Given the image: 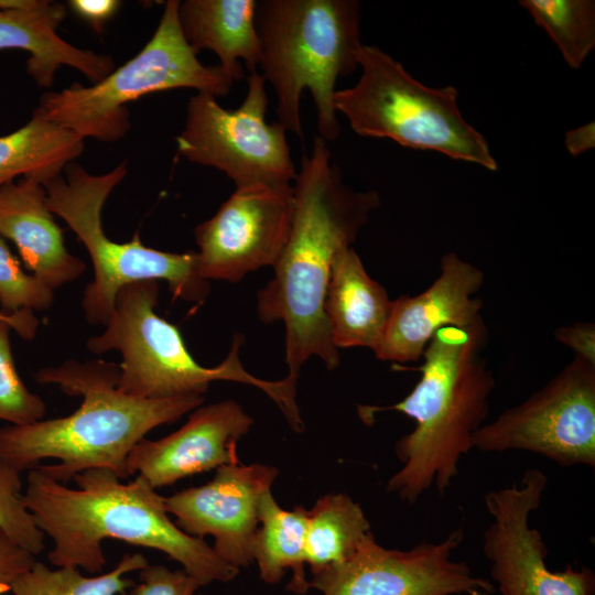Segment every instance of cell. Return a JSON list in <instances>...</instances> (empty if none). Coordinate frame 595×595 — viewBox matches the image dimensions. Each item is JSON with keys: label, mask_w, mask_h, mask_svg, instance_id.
I'll return each instance as SVG.
<instances>
[{"label": "cell", "mask_w": 595, "mask_h": 595, "mask_svg": "<svg viewBox=\"0 0 595 595\" xmlns=\"http://www.w3.org/2000/svg\"><path fill=\"white\" fill-rule=\"evenodd\" d=\"M67 4L97 33L104 31L105 24L113 18L121 7V2L117 0H69Z\"/></svg>", "instance_id": "cell-33"}, {"label": "cell", "mask_w": 595, "mask_h": 595, "mask_svg": "<svg viewBox=\"0 0 595 595\" xmlns=\"http://www.w3.org/2000/svg\"><path fill=\"white\" fill-rule=\"evenodd\" d=\"M53 301V290L23 270L20 260L0 236V310L7 314L22 310L44 311Z\"/></svg>", "instance_id": "cell-29"}, {"label": "cell", "mask_w": 595, "mask_h": 595, "mask_svg": "<svg viewBox=\"0 0 595 595\" xmlns=\"http://www.w3.org/2000/svg\"><path fill=\"white\" fill-rule=\"evenodd\" d=\"M440 270L423 292L392 300L386 329L374 351L377 359L394 366L416 361L441 328L485 322L483 302L475 296L485 281L484 272L455 252L442 256Z\"/></svg>", "instance_id": "cell-16"}, {"label": "cell", "mask_w": 595, "mask_h": 595, "mask_svg": "<svg viewBox=\"0 0 595 595\" xmlns=\"http://www.w3.org/2000/svg\"><path fill=\"white\" fill-rule=\"evenodd\" d=\"M253 419L234 400L199 405L177 431L142 439L129 452L126 475H139L153 488L171 486L198 473L239 464L237 444Z\"/></svg>", "instance_id": "cell-17"}, {"label": "cell", "mask_w": 595, "mask_h": 595, "mask_svg": "<svg viewBox=\"0 0 595 595\" xmlns=\"http://www.w3.org/2000/svg\"><path fill=\"white\" fill-rule=\"evenodd\" d=\"M84 151V139L50 120L37 107L31 119L0 136V187L17 176L44 185L62 175Z\"/></svg>", "instance_id": "cell-22"}, {"label": "cell", "mask_w": 595, "mask_h": 595, "mask_svg": "<svg viewBox=\"0 0 595 595\" xmlns=\"http://www.w3.org/2000/svg\"><path fill=\"white\" fill-rule=\"evenodd\" d=\"M555 339L571 348L575 356L595 364V325L575 322L554 331Z\"/></svg>", "instance_id": "cell-32"}, {"label": "cell", "mask_w": 595, "mask_h": 595, "mask_svg": "<svg viewBox=\"0 0 595 595\" xmlns=\"http://www.w3.org/2000/svg\"><path fill=\"white\" fill-rule=\"evenodd\" d=\"M37 0H0V11L23 10L33 7Z\"/></svg>", "instance_id": "cell-36"}, {"label": "cell", "mask_w": 595, "mask_h": 595, "mask_svg": "<svg viewBox=\"0 0 595 595\" xmlns=\"http://www.w3.org/2000/svg\"><path fill=\"white\" fill-rule=\"evenodd\" d=\"M487 340L485 322L441 328L428 344L422 365L413 368L421 377L407 397L387 407L358 405L367 424L382 411L400 412L415 422L394 444L402 466L387 483V491L402 501L415 504L432 486L444 495L458 475L461 459L474 448L496 387L483 356Z\"/></svg>", "instance_id": "cell-4"}, {"label": "cell", "mask_w": 595, "mask_h": 595, "mask_svg": "<svg viewBox=\"0 0 595 595\" xmlns=\"http://www.w3.org/2000/svg\"><path fill=\"white\" fill-rule=\"evenodd\" d=\"M370 523L347 494H327L307 510L305 559L312 576L342 565L370 533Z\"/></svg>", "instance_id": "cell-24"}, {"label": "cell", "mask_w": 595, "mask_h": 595, "mask_svg": "<svg viewBox=\"0 0 595 595\" xmlns=\"http://www.w3.org/2000/svg\"><path fill=\"white\" fill-rule=\"evenodd\" d=\"M594 122L571 130L566 133L565 144L572 155H578L581 152L594 148Z\"/></svg>", "instance_id": "cell-35"}, {"label": "cell", "mask_w": 595, "mask_h": 595, "mask_svg": "<svg viewBox=\"0 0 595 595\" xmlns=\"http://www.w3.org/2000/svg\"><path fill=\"white\" fill-rule=\"evenodd\" d=\"M178 0L165 2L154 34L130 61L96 84L73 83L44 94L39 108L55 123L83 139L113 142L129 131L127 104L159 91L192 88L215 97L229 94L232 82L219 65L206 66L186 42L178 22Z\"/></svg>", "instance_id": "cell-9"}, {"label": "cell", "mask_w": 595, "mask_h": 595, "mask_svg": "<svg viewBox=\"0 0 595 595\" xmlns=\"http://www.w3.org/2000/svg\"><path fill=\"white\" fill-rule=\"evenodd\" d=\"M21 470L0 458V529L33 555L44 549V533L23 501Z\"/></svg>", "instance_id": "cell-27"}, {"label": "cell", "mask_w": 595, "mask_h": 595, "mask_svg": "<svg viewBox=\"0 0 595 595\" xmlns=\"http://www.w3.org/2000/svg\"><path fill=\"white\" fill-rule=\"evenodd\" d=\"M247 95L237 109L223 108L216 97H190L178 153L192 163L225 173L236 188L282 186L298 174L286 139L277 121L267 123L266 80L258 71L247 77Z\"/></svg>", "instance_id": "cell-10"}, {"label": "cell", "mask_w": 595, "mask_h": 595, "mask_svg": "<svg viewBox=\"0 0 595 595\" xmlns=\"http://www.w3.org/2000/svg\"><path fill=\"white\" fill-rule=\"evenodd\" d=\"M256 26L262 77L277 96V122L303 137L300 113L305 88L312 95L318 137L340 134L334 107L338 77L358 67L360 4L355 0L257 1Z\"/></svg>", "instance_id": "cell-5"}, {"label": "cell", "mask_w": 595, "mask_h": 595, "mask_svg": "<svg viewBox=\"0 0 595 595\" xmlns=\"http://www.w3.org/2000/svg\"><path fill=\"white\" fill-rule=\"evenodd\" d=\"M127 173L126 162L101 175L69 163L65 176L43 185L48 209L75 232L94 266V280L82 299L85 318L93 325H107L117 293L132 282L164 280L174 298L187 302L202 303L209 293V282L198 272L196 251H161L144 246L138 234L127 242L105 234L102 206Z\"/></svg>", "instance_id": "cell-7"}, {"label": "cell", "mask_w": 595, "mask_h": 595, "mask_svg": "<svg viewBox=\"0 0 595 595\" xmlns=\"http://www.w3.org/2000/svg\"><path fill=\"white\" fill-rule=\"evenodd\" d=\"M307 510L301 506L283 509L271 490L260 501L259 524L252 542V559L260 578L267 584L282 581L290 570L292 577L286 588L295 594H306L310 583L305 573V538Z\"/></svg>", "instance_id": "cell-23"}, {"label": "cell", "mask_w": 595, "mask_h": 595, "mask_svg": "<svg viewBox=\"0 0 595 595\" xmlns=\"http://www.w3.org/2000/svg\"><path fill=\"white\" fill-rule=\"evenodd\" d=\"M474 448L524 451L560 466L595 467V364L574 358L520 404L483 424Z\"/></svg>", "instance_id": "cell-11"}, {"label": "cell", "mask_w": 595, "mask_h": 595, "mask_svg": "<svg viewBox=\"0 0 595 595\" xmlns=\"http://www.w3.org/2000/svg\"><path fill=\"white\" fill-rule=\"evenodd\" d=\"M547 486V475L529 468L518 484L485 495L491 520L482 549L495 587L500 595H594L595 574L589 567L567 564L563 571H551L547 565V544L529 523Z\"/></svg>", "instance_id": "cell-12"}, {"label": "cell", "mask_w": 595, "mask_h": 595, "mask_svg": "<svg viewBox=\"0 0 595 595\" xmlns=\"http://www.w3.org/2000/svg\"><path fill=\"white\" fill-rule=\"evenodd\" d=\"M35 555L12 541L0 529V595L10 592V585L35 563Z\"/></svg>", "instance_id": "cell-31"}, {"label": "cell", "mask_w": 595, "mask_h": 595, "mask_svg": "<svg viewBox=\"0 0 595 595\" xmlns=\"http://www.w3.org/2000/svg\"><path fill=\"white\" fill-rule=\"evenodd\" d=\"M107 468L77 474V488L37 467L29 470L23 501L53 541L51 564L98 574L106 565L102 542L117 539L158 550L182 564L203 586L234 580L239 569L223 561L204 539L183 532L170 518L164 497L137 475L129 483Z\"/></svg>", "instance_id": "cell-2"}, {"label": "cell", "mask_w": 595, "mask_h": 595, "mask_svg": "<svg viewBox=\"0 0 595 595\" xmlns=\"http://www.w3.org/2000/svg\"><path fill=\"white\" fill-rule=\"evenodd\" d=\"M356 56L360 78L335 91L334 107L357 134L497 170L485 137L462 116L455 87L423 85L376 46L361 45Z\"/></svg>", "instance_id": "cell-8"}, {"label": "cell", "mask_w": 595, "mask_h": 595, "mask_svg": "<svg viewBox=\"0 0 595 595\" xmlns=\"http://www.w3.org/2000/svg\"><path fill=\"white\" fill-rule=\"evenodd\" d=\"M65 15V6L48 0H37L23 10L0 11V50L29 52L26 71L40 87H51L63 65L77 69L91 84L115 69L111 56L78 48L57 34Z\"/></svg>", "instance_id": "cell-19"}, {"label": "cell", "mask_w": 595, "mask_h": 595, "mask_svg": "<svg viewBox=\"0 0 595 595\" xmlns=\"http://www.w3.org/2000/svg\"><path fill=\"white\" fill-rule=\"evenodd\" d=\"M293 217L274 275L257 293V313L264 324L283 322L288 376L298 380L313 356L328 370L340 361L324 312L333 261L351 247L370 213L379 207L377 191L358 192L344 183L327 143L315 137L293 185Z\"/></svg>", "instance_id": "cell-1"}, {"label": "cell", "mask_w": 595, "mask_h": 595, "mask_svg": "<svg viewBox=\"0 0 595 595\" xmlns=\"http://www.w3.org/2000/svg\"><path fill=\"white\" fill-rule=\"evenodd\" d=\"M463 538L458 527L442 541L396 550L383 548L370 532L349 560L312 576L310 587L321 595H493V582L453 559Z\"/></svg>", "instance_id": "cell-13"}, {"label": "cell", "mask_w": 595, "mask_h": 595, "mask_svg": "<svg viewBox=\"0 0 595 595\" xmlns=\"http://www.w3.org/2000/svg\"><path fill=\"white\" fill-rule=\"evenodd\" d=\"M156 280L137 281L122 286L104 333L88 338L93 354L117 350L118 389L138 399H166L186 394L203 396L213 381H235L262 390L278 405L295 432L304 424L296 403V382L290 377L263 380L248 372L239 357L244 337L236 334L227 357L212 368L199 365L185 346L180 329L155 312Z\"/></svg>", "instance_id": "cell-6"}, {"label": "cell", "mask_w": 595, "mask_h": 595, "mask_svg": "<svg viewBox=\"0 0 595 595\" xmlns=\"http://www.w3.org/2000/svg\"><path fill=\"white\" fill-rule=\"evenodd\" d=\"M0 321L7 323L25 340L33 339L40 326L39 318L30 310H22L13 314H7L0 310Z\"/></svg>", "instance_id": "cell-34"}, {"label": "cell", "mask_w": 595, "mask_h": 595, "mask_svg": "<svg viewBox=\"0 0 595 595\" xmlns=\"http://www.w3.org/2000/svg\"><path fill=\"white\" fill-rule=\"evenodd\" d=\"M293 208L291 184L236 188L194 230L199 275L238 282L249 272L274 267L290 235Z\"/></svg>", "instance_id": "cell-14"}, {"label": "cell", "mask_w": 595, "mask_h": 595, "mask_svg": "<svg viewBox=\"0 0 595 595\" xmlns=\"http://www.w3.org/2000/svg\"><path fill=\"white\" fill-rule=\"evenodd\" d=\"M0 236L15 245L24 267L53 291L86 270L83 260L66 249L46 191L36 181L22 177L0 187Z\"/></svg>", "instance_id": "cell-18"}, {"label": "cell", "mask_w": 595, "mask_h": 595, "mask_svg": "<svg viewBox=\"0 0 595 595\" xmlns=\"http://www.w3.org/2000/svg\"><path fill=\"white\" fill-rule=\"evenodd\" d=\"M392 300L374 280L353 247L336 255L327 284L324 312L334 346L376 350L390 315Z\"/></svg>", "instance_id": "cell-20"}, {"label": "cell", "mask_w": 595, "mask_h": 595, "mask_svg": "<svg viewBox=\"0 0 595 595\" xmlns=\"http://www.w3.org/2000/svg\"><path fill=\"white\" fill-rule=\"evenodd\" d=\"M536 24L560 50L571 68L582 66L595 47V2L593 0H521Z\"/></svg>", "instance_id": "cell-26"}, {"label": "cell", "mask_w": 595, "mask_h": 595, "mask_svg": "<svg viewBox=\"0 0 595 595\" xmlns=\"http://www.w3.org/2000/svg\"><path fill=\"white\" fill-rule=\"evenodd\" d=\"M278 475L277 467L263 464L224 465L208 483L164 497L165 507L183 532L212 536L215 553L240 569L253 562L260 501Z\"/></svg>", "instance_id": "cell-15"}, {"label": "cell", "mask_w": 595, "mask_h": 595, "mask_svg": "<svg viewBox=\"0 0 595 595\" xmlns=\"http://www.w3.org/2000/svg\"><path fill=\"white\" fill-rule=\"evenodd\" d=\"M149 565L141 553L125 554L109 572L83 575L79 567L60 566L51 570L35 561L31 569L10 585L13 595H118L134 586L125 575Z\"/></svg>", "instance_id": "cell-25"}, {"label": "cell", "mask_w": 595, "mask_h": 595, "mask_svg": "<svg viewBox=\"0 0 595 595\" xmlns=\"http://www.w3.org/2000/svg\"><path fill=\"white\" fill-rule=\"evenodd\" d=\"M119 376V365L99 359H68L39 369V383L80 397V405L63 418L0 426V458L21 472L37 467L62 484L93 468L110 469L125 479L127 456L138 442L204 402L201 394L133 398L118 389Z\"/></svg>", "instance_id": "cell-3"}, {"label": "cell", "mask_w": 595, "mask_h": 595, "mask_svg": "<svg viewBox=\"0 0 595 595\" xmlns=\"http://www.w3.org/2000/svg\"><path fill=\"white\" fill-rule=\"evenodd\" d=\"M256 0H185L178 4V22L190 46L198 53L213 51L231 82L245 77L261 60L256 26Z\"/></svg>", "instance_id": "cell-21"}, {"label": "cell", "mask_w": 595, "mask_h": 595, "mask_svg": "<svg viewBox=\"0 0 595 595\" xmlns=\"http://www.w3.org/2000/svg\"><path fill=\"white\" fill-rule=\"evenodd\" d=\"M11 327L0 321V420L24 425L42 420L46 405L31 392L15 368L11 343Z\"/></svg>", "instance_id": "cell-28"}, {"label": "cell", "mask_w": 595, "mask_h": 595, "mask_svg": "<svg viewBox=\"0 0 595 595\" xmlns=\"http://www.w3.org/2000/svg\"><path fill=\"white\" fill-rule=\"evenodd\" d=\"M138 572L131 595H203L198 593L203 585L184 570L149 564Z\"/></svg>", "instance_id": "cell-30"}]
</instances>
